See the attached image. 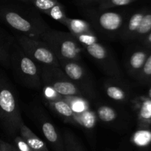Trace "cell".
Segmentation results:
<instances>
[{
  "mask_svg": "<svg viewBox=\"0 0 151 151\" xmlns=\"http://www.w3.org/2000/svg\"><path fill=\"white\" fill-rule=\"evenodd\" d=\"M82 48L108 76L122 79V72L117 59L111 49L100 39L82 46Z\"/></svg>",
  "mask_w": 151,
  "mask_h": 151,
  "instance_id": "cell-8",
  "label": "cell"
},
{
  "mask_svg": "<svg viewBox=\"0 0 151 151\" xmlns=\"http://www.w3.org/2000/svg\"><path fill=\"white\" fill-rule=\"evenodd\" d=\"M62 25L67 28L81 47L100 40L97 33L86 19L67 17Z\"/></svg>",
  "mask_w": 151,
  "mask_h": 151,
  "instance_id": "cell-13",
  "label": "cell"
},
{
  "mask_svg": "<svg viewBox=\"0 0 151 151\" xmlns=\"http://www.w3.org/2000/svg\"><path fill=\"white\" fill-rule=\"evenodd\" d=\"M4 4H30L31 0H1Z\"/></svg>",
  "mask_w": 151,
  "mask_h": 151,
  "instance_id": "cell-30",
  "label": "cell"
},
{
  "mask_svg": "<svg viewBox=\"0 0 151 151\" xmlns=\"http://www.w3.org/2000/svg\"><path fill=\"white\" fill-rule=\"evenodd\" d=\"M75 113L78 126L86 130L94 128L96 114L88 105V99L78 96H63Z\"/></svg>",
  "mask_w": 151,
  "mask_h": 151,
  "instance_id": "cell-12",
  "label": "cell"
},
{
  "mask_svg": "<svg viewBox=\"0 0 151 151\" xmlns=\"http://www.w3.org/2000/svg\"><path fill=\"white\" fill-rule=\"evenodd\" d=\"M140 73L143 78H147V77L151 76V54L147 56L144 66Z\"/></svg>",
  "mask_w": 151,
  "mask_h": 151,
  "instance_id": "cell-27",
  "label": "cell"
},
{
  "mask_svg": "<svg viewBox=\"0 0 151 151\" xmlns=\"http://www.w3.org/2000/svg\"><path fill=\"white\" fill-rule=\"evenodd\" d=\"M139 115L145 119L151 118V100H146L143 102Z\"/></svg>",
  "mask_w": 151,
  "mask_h": 151,
  "instance_id": "cell-24",
  "label": "cell"
},
{
  "mask_svg": "<svg viewBox=\"0 0 151 151\" xmlns=\"http://www.w3.org/2000/svg\"><path fill=\"white\" fill-rule=\"evenodd\" d=\"M103 90L107 98L119 105L129 100L128 87L122 82V79L109 77L103 81Z\"/></svg>",
  "mask_w": 151,
  "mask_h": 151,
  "instance_id": "cell-15",
  "label": "cell"
},
{
  "mask_svg": "<svg viewBox=\"0 0 151 151\" xmlns=\"http://www.w3.org/2000/svg\"><path fill=\"white\" fill-rule=\"evenodd\" d=\"M19 133L33 151H49L46 144L27 127L24 123L21 125Z\"/></svg>",
  "mask_w": 151,
  "mask_h": 151,
  "instance_id": "cell-19",
  "label": "cell"
},
{
  "mask_svg": "<svg viewBox=\"0 0 151 151\" xmlns=\"http://www.w3.org/2000/svg\"><path fill=\"white\" fill-rule=\"evenodd\" d=\"M144 15L145 13L143 12H137L127 18L120 36L121 40L128 41L135 38Z\"/></svg>",
  "mask_w": 151,
  "mask_h": 151,
  "instance_id": "cell-18",
  "label": "cell"
},
{
  "mask_svg": "<svg viewBox=\"0 0 151 151\" xmlns=\"http://www.w3.org/2000/svg\"><path fill=\"white\" fill-rule=\"evenodd\" d=\"M14 142L16 144L15 147L19 151H33L20 136H15Z\"/></svg>",
  "mask_w": 151,
  "mask_h": 151,
  "instance_id": "cell-25",
  "label": "cell"
},
{
  "mask_svg": "<svg viewBox=\"0 0 151 151\" xmlns=\"http://www.w3.org/2000/svg\"><path fill=\"white\" fill-rule=\"evenodd\" d=\"M15 40L23 51L39 65L60 67L59 61L49 46L40 38L15 33Z\"/></svg>",
  "mask_w": 151,
  "mask_h": 151,
  "instance_id": "cell-7",
  "label": "cell"
},
{
  "mask_svg": "<svg viewBox=\"0 0 151 151\" xmlns=\"http://www.w3.org/2000/svg\"><path fill=\"white\" fill-rule=\"evenodd\" d=\"M81 13L94 30L109 40L120 39L127 16L122 10H100L97 7H81Z\"/></svg>",
  "mask_w": 151,
  "mask_h": 151,
  "instance_id": "cell-2",
  "label": "cell"
},
{
  "mask_svg": "<svg viewBox=\"0 0 151 151\" xmlns=\"http://www.w3.org/2000/svg\"><path fill=\"white\" fill-rule=\"evenodd\" d=\"M0 22L16 33L40 38L50 28L31 4H0Z\"/></svg>",
  "mask_w": 151,
  "mask_h": 151,
  "instance_id": "cell-1",
  "label": "cell"
},
{
  "mask_svg": "<svg viewBox=\"0 0 151 151\" xmlns=\"http://www.w3.org/2000/svg\"><path fill=\"white\" fill-rule=\"evenodd\" d=\"M81 7H97L103 0H76Z\"/></svg>",
  "mask_w": 151,
  "mask_h": 151,
  "instance_id": "cell-28",
  "label": "cell"
},
{
  "mask_svg": "<svg viewBox=\"0 0 151 151\" xmlns=\"http://www.w3.org/2000/svg\"><path fill=\"white\" fill-rule=\"evenodd\" d=\"M14 41L13 36L0 28V65L7 69H10V51Z\"/></svg>",
  "mask_w": 151,
  "mask_h": 151,
  "instance_id": "cell-17",
  "label": "cell"
},
{
  "mask_svg": "<svg viewBox=\"0 0 151 151\" xmlns=\"http://www.w3.org/2000/svg\"><path fill=\"white\" fill-rule=\"evenodd\" d=\"M0 123L10 136H16L24 123L15 89L4 76L0 74Z\"/></svg>",
  "mask_w": 151,
  "mask_h": 151,
  "instance_id": "cell-4",
  "label": "cell"
},
{
  "mask_svg": "<svg viewBox=\"0 0 151 151\" xmlns=\"http://www.w3.org/2000/svg\"><path fill=\"white\" fill-rule=\"evenodd\" d=\"M147 38H146V41H147V43H148V44H151V31L149 33L147 34Z\"/></svg>",
  "mask_w": 151,
  "mask_h": 151,
  "instance_id": "cell-31",
  "label": "cell"
},
{
  "mask_svg": "<svg viewBox=\"0 0 151 151\" xmlns=\"http://www.w3.org/2000/svg\"><path fill=\"white\" fill-rule=\"evenodd\" d=\"M134 0H103L97 8L100 10L113 9L115 7H123L130 4Z\"/></svg>",
  "mask_w": 151,
  "mask_h": 151,
  "instance_id": "cell-22",
  "label": "cell"
},
{
  "mask_svg": "<svg viewBox=\"0 0 151 151\" xmlns=\"http://www.w3.org/2000/svg\"><path fill=\"white\" fill-rule=\"evenodd\" d=\"M43 96L46 105L63 121L78 126L75 113L63 96L56 93L47 86L42 85Z\"/></svg>",
  "mask_w": 151,
  "mask_h": 151,
  "instance_id": "cell-11",
  "label": "cell"
},
{
  "mask_svg": "<svg viewBox=\"0 0 151 151\" xmlns=\"http://www.w3.org/2000/svg\"><path fill=\"white\" fill-rule=\"evenodd\" d=\"M151 31V13H145L141 24L139 25L135 38L142 37L147 35Z\"/></svg>",
  "mask_w": 151,
  "mask_h": 151,
  "instance_id": "cell-23",
  "label": "cell"
},
{
  "mask_svg": "<svg viewBox=\"0 0 151 151\" xmlns=\"http://www.w3.org/2000/svg\"><path fill=\"white\" fill-rule=\"evenodd\" d=\"M63 143L66 151H83L75 135L69 130H66L63 133Z\"/></svg>",
  "mask_w": 151,
  "mask_h": 151,
  "instance_id": "cell-20",
  "label": "cell"
},
{
  "mask_svg": "<svg viewBox=\"0 0 151 151\" xmlns=\"http://www.w3.org/2000/svg\"><path fill=\"white\" fill-rule=\"evenodd\" d=\"M49 46L58 59L81 62L83 49L69 32L50 28L40 37Z\"/></svg>",
  "mask_w": 151,
  "mask_h": 151,
  "instance_id": "cell-5",
  "label": "cell"
},
{
  "mask_svg": "<svg viewBox=\"0 0 151 151\" xmlns=\"http://www.w3.org/2000/svg\"><path fill=\"white\" fill-rule=\"evenodd\" d=\"M0 151H14V150L13 146L4 141L0 140Z\"/></svg>",
  "mask_w": 151,
  "mask_h": 151,
  "instance_id": "cell-29",
  "label": "cell"
},
{
  "mask_svg": "<svg viewBox=\"0 0 151 151\" xmlns=\"http://www.w3.org/2000/svg\"><path fill=\"white\" fill-rule=\"evenodd\" d=\"M58 0H31L30 4L40 13L48 15L50 10L58 4Z\"/></svg>",
  "mask_w": 151,
  "mask_h": 151,
  "instance_id": "cell-21",
  "label": "cell"
},
{
  "mask_svg": "<svg viewBox=\"0 0 151 151\" xmlns=\"http://www.w3.org/2000/svg\"><path fill=\"white\" fill-rule=\"evenodd\" d=\"M10 68L21 85L36 90L42 89L41 67L23 51L16 40L10 51Z\"/></svg>",
  "mask_w": 151,
  "mask_h": 151,
  "instance_id": "cell-3",
  "label": "cell"
},
{
  "mask_svg": "<svg viewBox=\"0 0 151 151\" xmlns=\"http://www.w3.org/2000/svg\"><path fill=\"white\" fill-rule=\"evenodd\" d=\"M59 64L60 68L83 93L86 99L90 101L98 99V90L93 76L81 62L59 60Z\"/></svg>",
  "mask_w": 151,
  "mask_h": 151,
  "instance_id": "cell-6",
  "label": "cell"
},
{
  "mask_svg": "<svg viewBox=\"0 0 151 151\" xmlns=\"http://www.w3.org/2000/svg\"><path fill=\"white\" fill-rule=\"evenodd\" d=\"M148 96H149V97H150V99H151V87H150V90H149V92H148Z\"/></svg>",
  "mask_w": 151,
  "mask_h": 151,
  "instance_id": "cell-32",
  "label": "cell"
},
{
  "mask_svg": "<svg viewBox=\"0 0 151 151\" xmlns=\"http://www.w3.org/2000/svg\"><path fill=\"white\" fill-rule=\"evenodd\" d=\"M42 85L47 86L63 96L84 97L83 93L68 78L60 67L40 65Z\"/></svg>",
  "mask_w": 151,
  "mask_h": 151,
  "instance_id": "cell-9",
  "label": "cell"
},
{
  "mask_svg": "<svg viewBox=\"0 0 151 151\" xmlns=\"http://www.w3.org/2000/svg\"><path fill=\"white\" fill-rule=\"evenodd\" d=\"M151 140V133L147 131H140L136 138V142L139 145H145Z\"/></svg>",
  "mask_w": 151,
  "mask_h": 151,
  "instance_id": "cell-26",
  "label": "cell"
},
{
  "mask_svg": "<svg viewBox=\"0 0 151 151\" xmlns=\"http://www.w3.org/2000/svg\"><path fill=\"white\" fill-rule=\"evenodd\" d=\"M147 58V53L143 50H137L128 53L125 59V68L131 75H137L141 72Z\"/></svg>",
  "mask_w": 151,
  "mask_h": 151,
  "instance_id": "cell-16",
  "label": "cell"
},
{
  "mask_svg": "<svg viewBox=\"0 0 151 151\" xmlns=\"http://www.w3.org/2000/svg\"><path fill=\"white\" fill-rule=\"evenodd\" d=\"M13 150H14V151H19L16 147H13Z\"/></svg>",
  "mask_w": 151,
  "mask_h": 151,
  "instance_id": "cell-33",
  "label": "cell"
},
{
  "mask_svg": "<svg viewBox=\"0 0 151 151\" xmlns=\"http://www.w3.org/2000/svg\"><path fill=\"white\" fill-rule=\"evenodd\" d=\"M94 110L96 117L106 126L116 130L123 126L124 116L119 107L97 99L94 104Z\"/></svg>",
  "mask_w": 151,
  "mask_h": 151,
  "instance_id": "cell-14",
  "label": "cell"
},
{
  "mask_svg": "<svg viewBox=\"0 0 151 151\" xmlns=\"http://www.w3.org/2000/svg\"><path fill=\"white\" fill-rule=\"evenodd\" d=\"M30 113L31 118L33 119L35 124L39 127L49 143L51 144L57 151L64 150L63 139L43 109L39 107H33L31 109Z\"/></svg>",
  "mask_w": 151,
  "mask_h": 151,
  "instance_id": "cell-10",
  "label": "cell"
}]
</instances>
